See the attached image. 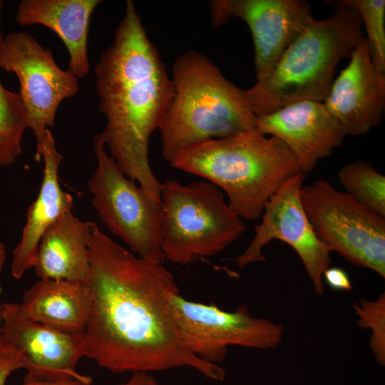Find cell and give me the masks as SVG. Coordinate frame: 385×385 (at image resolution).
<instances>
[{"instance_id":"cell-1","label":"cell","mask_w":385,"mask_h":385,"mask_svg":"<svg viewBox=\"0 0 385 385\" xmlns=\"http://www.w3.org/2000/svg\"><path fill=\"white\" fill-rule=\"evenodd\" d=\"M86 282L93 314L83 334L85 356L114 374L189 367L222 381L225 372L194 354L173 312L179 289L162 264L145 261L95 224Z\"/></svg>"},{"instance_id":"cell-2","label":"cell","mask_w":385,"mask_h":385,"mask_svg":"<svg viewBox=\"0 0 385 385\" xmlns=\"http://www.w3.org/2000/svg\"><path fill=\"white\" fill-rule=\"evenodd\" d=\"M94 73L99 109L106 119L96 136L120 170L160 204L162 183L150 165L148 144L169 108L174 86L131 0Z\"/></svg>"},{"instance_id":"cell-3","label":"cell","mask_w":385,"mask_h":385,"mask_svg":"<svg viewBox=\"0 0 385 385\" xmlns=\"http://www.w3.org/2000/svg\"><path fill=\"white\" fill-rule=\"evenodd\" d=\"M169 163L216 185L232 210L247 220L259 219L270 199L300 173L287 145L256 127L188 147Z\"/></svg>"},{"instance_id":"cell-4","label":"cell","mask_w":385,"mask_h":385,"mask_svg":"<svg viewBox=\"0 0 385 385\" xmlns=\"http://www.w3.org/2000/svg\"><path fill=\"white\" fill-rule=\"evenodd\" d=\"M362 21L350 7H337L328 19H313L271 71L244 96L257 118L301 101L324 102L339 62L364 38Z\"/></svg>"},{"instance_id":"cell-5","label":"cell","mask_w":385,"mask_h":385,"mask_svg":"<svg viewBox=\"0 0 385 385\" xmlns=\"http://www.w3.org/2000/svg\"><path fill=\"white\" fill-rule=\"evenodd\" d=\"M171 79L173 98L158 128L168 163L188 147L256 127L242 89L204 54L190 51L179 56Z\"/></svg>"},{"instance_id":"cell-6","label":"cell","mask_w":385,"mask_h":385,"mask_svg":"<svg viewBox=\"0 0 385 385\" xmlns=\"http://www.w3.org/2000/svg\"><path fill=\"white\" fill-rule=\"evenodd\" d=\"M160 215L164 259L182 265L219 254L246 230L223 192L207 180H165Z\"/></svg>"},{"instance_id":"cell-7","label":"cell","mask_w":385,"mask_h":385,"mask_svg":"<svg viewBox=\"0 0 385 385\" xmlns=\"http://www.w3.org/2000/svg\"><path fill=\"white\" fill-rule=\"evenodd\" d=\"M300 200L316 235L332 252L385 277V217L324 178L303 185Z\"/></svg>"},{"instance_id":"cell-8","label":"cell","mask_w":385,"mask_h":385,"mask_svg":"<svg viewBox=\"0 0 385 385\" xmlns=\"http://www.w3.org/2000/svg\"><path fill=\"white\" fill-rule=\"evenodd\" d=\"M93 148L97 167L87 185L99 218L138 257L162 264L160 204L120 170L96 135Z\"/></svg>"},{"instance_id":"cell-9","label":"cell","mask_w":385,"mask_h":385,"mask_svg":"<svg viewBox=\"0 0 385 385\" xmlns=\"http://www.w3.org/2000/svg\"><path fill=\"white\" fill-rule=\"evenodd\" d=\"M0 68L19 79L28 128L38 145L46 130L54 127L60 103L77 93L78 78L68 69L61 68L51 51L24 31H13L4 37Z\"/></svg>"},{"instance_id":"cell-10","label":"cell","mask_w":385,"mask_h":385,"mask_svg":"<svg viewBox=\"0 0 385 385\" xmlns=\"http://www.w3.org/2000/svg\"><path fill=\"white\" fill-rule=\"evenodd\" d=\"M170 304L187 346L207 362L222 361L230 346L272 349L283 339L282 324L252 317L246 305L226 312L214 304L188 300L179 292L171 296Z\"/></svg>"},{"instance_id":"cell-11","label":"cell","mask_w":385,"mask_h":385,"mask_svg":"<svg viewBox=\"0 0 385 385\" xmlns=\"http://www.w3.org/2000/svg\"><path fill=\"white\" fill-rule=\"evenodd\" d=\"M304 178L301 173L294 175L270 199L249 246L234 261L240 268L264 262L263 248L271 240H279L299 255L314 292L320 294L324 292L322 276L332 262V251L316 235L301 202Z\"/></svg>"},{"instance_id":"cell-12","label":"cell","mask_w":385,"mask_h":385,"mask_svg":"<svg viewBox=\"0 0 385 385\" xmlns=\"http://www.w3.org/2000/svg\"><path fill=\"white\" fill-rule=\"evenodd\" d=\"M215 26L231 17L244 21L254 42L256 79L265 76L313 20L302 0H218L210 2Z\"/></svg>"},{"instance_id":"cell-13","label":"cell","mask_w":385,"mask_h":385,"mask_svg":"<svg viewBox=\"0 0 385 385\" xmlns=\"http://www.w3.org/2000/svg\"><path fill=\"white\" fill-rule=\"evenodd\" d=\"M4 342L21 355L27 373L43 378L86 379L77 371L85 356L83 334L62 332L26 317L18 303L0 304Z\"/></svg>"},{"instance_id":"cell-14","label":"cell","mask_w":385,"mask_h":385,"mask_svg":"<svg viewBox=\"0 0 385 385\" xmlns=\"http://www.w3.org/2000/svg\"><path fill=\"white\" fill-rule=\"evenodd\" d=\"M257 129L282 140L291 151L301 173L312 171L346 135L323 102L301 101L257 118Z\"/></svg>"},{"instance_id":"cell-15","label":"cell","mask_w":385,"mask_h":385,"mask_svg":"<svg viewBox=\"0 0 385 385\" xmlns=\"http://www.w3.org/2000/svg\"><path fill=\"white\" fill-rule=\"evenodd\" d=\"M349 59L347 66L333 81L323 103L346 135H361L381 120L385 81L372 63L364 37Z\"/></svg>"},{"instance_id":"cell-16","label":"cell","mask_w":385,"mask_h":385,"mask_svg":"<svg viewBox=\"0 0 385 385\" xmlns=\"http://www.w3.org/2000/svg\"><path fill=\"white\" fill-rule=\"evenodd\" d=\"M36 156L43 160V178L38 194L28 208L20 241L13 250L11 274L16 279L34 267L46 230L63 215L71 212L73 205L72 195L59 183L58 173L63 155L58 151L49 129L46 130L43 140L36 145Z\"/></svg>"},{"instance_id":"cell-17","label":"cell","mask_w":385,"mask_h":385,"mask_svg":"<svg viewBox=\"0 0 385 385\" xmlns=\"http://www.w3.org/2000/svg\"><path fill=\"white\" fill-rule=\"evenodd\" d=\"M101 0H22L16 22L22 26L43 25L55 32L65 45L68 70L77 78L90 72L87 43L91 16Z\"/></svg>"},{"instance_id":"cell-18","label":"cell","mask_w":385,"mask_h":385,"mask_svg":"<svg viewBox=\"0 0 385 385\" xmlns=\"http://www.w3.org/2000/svg\"><path fill=\"white\" fill-rule=\"evenodd\" d=\"M18 304L29 319L73 334H83L93 314L91 293L83 282L39 279Z\"/></svg>"},{"instance_id":"cell-19","label":"cell","mask_w":385,"mask_h":385,"mask_svg":"<svg viewBox=\"0 0 385 385\" xmlns=\"http://www.w3.org/2000/svg\"><path fill=\"white\" fill-rule=\"evenodd\" d=\"M96 223L71 212L42 235L33 268L39 279L86 282L90 275V242Z\"/></svg>"},{"instance_id":"cell-20","label":"cell","mask_w":385,"mask_h":385,"mask_svg":"<svg viewBox=\"0 0 385 385\" xmlns=\"http://www.w3.org/2000/svg\"><path fill=\"white\" fill-rule=\"evenodd\" d=\"M339 179L345 192L385 217V176L370 163L358 160L344 165L339 172Z\"/></svg>"},{"instance_id":"cell-21","label":"cell","mask_w":385,"mask_h":385,"mask_svg":"<svg viewBox=\"0 0 385 385\" xmlns=\"http://www.w3.org/2000/svg\"><path fill=\"white\" fill-rule=\"evenodd\" d=\"M27 129L26 113L19 93L6 89L0 81V167L11 165L19 157Z\"/></svg>"},{"instance_id":"cell-22","label":"cell","mask_w":385,"mask_h":385,"mask_svg":"<svg viewBox=\"0 0 385 385\" xmlns=\"http://www.w3.org/2000/svg\"><path fill=\"white\" fill-rule=\"evenodd\" d=\"M332 4L337 7L353 8L360 14L372 63L385 81V1L342 0Z\"/></svg>"},{"instance_id":"cell-23","label":"cell","mask_w":385,"mask_h":385,"mask_svg":"<svg viewBox=\"0 0 385 385\" xmlns=\"http://www.w3.org/2000/svg\"><path fill=\"white\" fill-rule=\"evenodd\" d=\"M358 324L371 329L369 346L376 360L385 364V294L375 300L360 299L353 305Z\"/></svg>"},{"instance_id":"cell-24","label":"cell","mask_w":385,"mask_h":385,"mask_svg":"<svg viewBox=\"0 0 385 385\" xmlns=\"http://www.w3.org/2000/svg\"><path fill=\"white\" fill-rule=\"evenodd\" d=\"M26 367L21 355L4 342L0 323V385H6L8 379L14 372L21 369H26Z\"/></svg>"},{"instance_id":"cell-25","label":"cell","mask_w":385,"mask_h":385,"mask_svg":"<svg viewBox=\"0 0 385 385\" xmlns=\"http://www.w3.org/2000/svg\"><path fill=\"white\" fill-rule=\"evenodd\" d=\"M20 385H92L91 377L75 378H43L27 373Z\"/></svg>"},{"instance_id":"cell-26","label":"cell","mask_w":385,"mask_h":385,"mask_svg":"<svg viewBox=\"0 0 385 385\" xmlns=\"http://www.w3.org/2000/svg\"><path fill=\"white\" fill-rule=\"evenodd\" d=\"M324 283L338 291H350L351 282L348 274L342 268L329 267L323 273Z\"/></svg>"},{"instance_id":"cell-27","label":"cell","mask_w":385,"mask_h":385,"mask_svg":"<svg viewBox=\"0 0 385 385\" xmlns=\"http://www.w3.org/2000/svg\"><path fill=\"white\" fill-rule=\"evenodd\" d=\"M118 385H159V384L150 373L134 372L127 381Z\"/></svg>"},{"instance_id":"cell-28","label":"cell","mask_w":385,"mask_h":385,"mask_svg":"<svg viewBox=\"0 0 385 385\" xmlns=\"http://www.w3.org/2000/svg\"><path fill=\"white\" fill-rule=\"evenodd\" d=\"M6 252L4 244L0 240V274L1 273L6 262Z\"/></svg>"},{"instance_id":"cell-29","label":"cell","mask_w":385,"mask_h":385,"mask_svg":"<svg viewBox=\"0 0 385 385\" xmlns=\"http://www.w3.org/2000/svg\"><path fill=\"white\" fill-rule=\"evenodd\" d=\"M4 1L0 0V54H1V45L3 42L4 37L1 34V13L4 7Z\"/></svg>"}]
</instances>
